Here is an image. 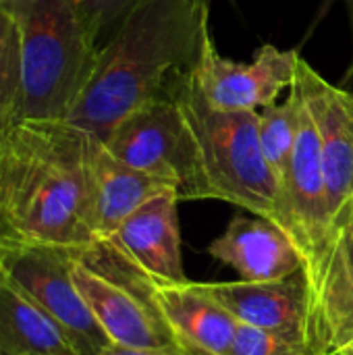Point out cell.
Wrapping results in <instances>:
<instances>
[{
	"label": "cell",
	"instance_id": "cell-1",
	"mask_svg": "<svg viewBox=\"0 0 353 355\" xmlns=\"http://www.w3.org/2000/svg\"><path fill=\"white\" fill-rule=\"evenodd\" d=\"M210 0H139L100 48L67 123L104 141L141 106L173 98L196 69Z\"/></svg>",
	"mask_w": 353,
	"mask_h": 355
},
{
	"label": "cell",
	"instance_id": "cell-2",
	"mask_svg": "<svg viewBox=\"0 0 353 355\" xmlns=\"http://www.w3.org/2000/svg\"><path fill=\"white\" fill-rule=\"evenodd\" d=\"M87 131L67 121L0 125V208L23 243L77 250L96 239Z\"/></svg>",
	"mask_w": 353,
	"mask_h": 355
},
{
	"label": "cell",
	"instance_id": "cell-3",
	"mask_svg": "<svg viewBox=\"0 0 353 355\" xmlns=\"http://www.w3.org/2000/svg\"><path fill=\"white\" fill-rule=\"evenodd\" d=\"M19 35L17 119L67 121L87 87L100 48L75 0H0Z\"/></svg>",
	"mask_w": 353,
	"mask_h": 355
},
{
	"label": "cell",
	"instance_id": "cell-4",
	"mask_svg": "<svg viewBox=\"0 0 353 355\" xmlns=\"http://www.w3.org/2000/svg\"><path fill=\"white\" fill-rule=\"evenodd\" d=\"M173 98L196 144V183L189 200H221L281 225V185L260 148V114L208 106L191 75L179 81Z\"/></svg>",
	"mask_w": 353,
	"mask_h": 355
},
{
	"label": "cell",
	"instance_id": "cell-5",
	"mask_svg": "<svg viewBox=\"0 0 353 355\" xmlns=\"http://www.w3.org/2000/svg\"><path fill=\"white\" fill-rule=\"evenodd\" d=\"M73 281L89 312L119 347L189 354L171 331L156 283L112 241L94 239L73 250Z\"/></svg>",
	"mask_w": 353,
	"mask_h": 355
},
{
	"label": "cell",
	"instance_id": "cell-6",
	"mask_svg": "<svg viewBox=\"0 0 353 355\" xmlns=\"http://www.w3.org/2000/svg\"><path fill=\"white\" fill-rule=\"evenodd\" d=\"M102 144L117 160L171 183L179 200H189L196 144L175 98H160L131 112Z\"/></svg>",
	"mask_w": 353,
	"mask_h": 355
},
{
	"label": "cell",
	"instance_id": "cell-7",
	"mask_svg": "<svg viewBox=\"0 0 353 355\" xmlns=\"http://www.w3.org/2000/svg\"><path fill=\"white\" fill-rule=\"evenodd\" d=\"M73 250L21 243L2 262V272L23 289L71 339L79 355H100L112 345L73 281Z\"/></svg>",
	"mask_w": 353,
	"mask_h": 355
},
{
	"label": "cell",
	"instance_id": "cell-8",
	"mask_svg": "<svg viewBox=\"0 0 353 355\" xmlns=\"http://www.w3.org/2000/svg\"><path fill=\"white\" fill-rule=\"evenodd\" d=\"M281 227L302 252L308 281L312 283L329 256L335 233L325 181L320 137L304 98L295 146L281 185Z\"/></svg>",
	"mask_w": 353,
	"mask_h": 355
},
{
	"label": "cell",
	"instance_id": "cell-9",
	"mask_svg": "<svg viewBox=\"0 0 353 355\" xmlns=\"http://www.w3.org/2000/svg\"><path fill=\"white\" fill-rule=\"evenodd\" d=\"M298 60V50H279L273 44H264L252 62L225 58L216 50L208 27L202 37L191 83L204 102L216 110L258 112V108L277 104L279 94L293 85Z\"/></svg>",
	"mask_w": 353,
	"mask_h": 355
},
{
	"label": "cell",
	"instance_id": "cell-10",
	"mask_svg": "<svg viewBox=\"0 0 353 355\" xmlns=\"http://www.w3.org/2000/svg\"><path fill=\"white\" fill-rule=\"evenodd\" d=\"M293 85L320 137L333 233L350 225L353 206V92L327 81L302 54Z\"/></svg>",
	"mask_w": 353,
	"mask_h": 355
},
{
	"label": "cell",
	"instance_id": "cell-11",
	"mask_svg": "<svg viewBox=\"0 0 353 355\" xmlns=\"http://www.w3.org/2000/svg\"><path fill=\"white\" fill-rule=\"evenodd\" d=\"M308 345L312 355H341L353 345V229L343 227L310 283Z\"/></svg>",
	"mask_w": 353,
	"mask_h": 355
},
{
	"label": "cell",
	"instance_id": "cell-12",
	"mask_svg": "<svg viewBox=\"0 0 353 355\" xmlns=\"http://www.w3.org/2000/svg\"><path fill=\"white\" fill-rule=\"evenodd\" d=\"M179 196L162 191L139 206L108 237L112 239L156 285H183L185 277L179 231Z\"/></svg>",
	"mask_w": 353,
	"mask_h": 355
},
{
	"label": "cell",
	"instance_id": "cell-13",
	"mask_svg": "<svg viewBox=\"0 0 353 355\" xmlns=\"http://www.w3.org/2000/svg\"><path fill=\"white\" fill-rule=\"evenodd\" d=\"M208 254L239 272L241 281H279L306 268L304 256L289 233L262 216H233L208 245Z\"/></svg>",
	"mask_w": 353,
	"mask_h": 355
},
{
	"label": "cell",
	"instance_id": "cell-14",
	"mask_svg": "<svg viewBox=\"0 0 353 355\" xmlns=\"http://www.w3.org/2000/svg\"><path fill=\"white\" fill-rule=\"evenodd\" d=\"M206 291L239 322L308 339L310 281L306 268L266 283H204Z\"/></svg>",
	"mask_w": 353,
	"mask_h": 355
},
{
	"label": "cell",
	"instance_id": "cell-15",
	"mask_svg": "<svg viewBox=\"0 0 353 355\" xmlns=\"http://www.w3.org/2000/svg\"><path fill=\"white\" fill-rule=\"evenodd\" d=\"M92 229L96 239L112 237L119 227L154 196L175 189L171 183L146 175L117 160L106 146L92 137ZM177 191V189H175Z\"/></svg>",
	"mask_w": 353,
	"mask_h": 355
},
{
	"label": "cell",
	"instance_id": "cell-16",
	"mask_svg": "<svg viewBox=\"0 0 353 355\" xmlns=\"http://www.w3.org/2000/svg\"><path fill=\"white\" fill-rule=\"evenodd\" d=\"M156 300L185 352L229 355L239 322L206 291L204 283L156 285Z\"/></svg>",
	"mask_w": 353,
	"mask_h": 355
},
{
	"label": "cell",
	"instance_id": "cell-17",
	"mask_svg": "<svg viewBox=\"0 0 353 355\" xmlns=\"http://www.w3.org/2000/svg\"><path fill=\"white\" fill-rule=\"evenodd\" d=\"M0 355H79L69 335L2 270Z\"/></svg>",
	"mask_w": 353,
	"mask_h": 355
},
{
	"label": "cell",
	"instance_id": "cell-18",
	"mask_svg": "<svg viewBox=\"0 0 353 355\" xmlns=\"http://www.w3.org/2000/svg\"><path fill=\"white\" fill-rule=\"evenodd\" d=\"M300 112H302V96L295 85L289 87V98L283 104H273L262 108V112H258L260 148L279 185H283V179L289 168L291 152L298 137Z\"/></svg>",
	"mask_w": 353,
	"mask_h": 355
},
{
	"label": "cell",
	"instance_id": "cell-19",
	"mask_svg": "<svg viewBox=\"0 0 353 355\" xmlns=\"http://www.w3.org/2000/svg\"><path fill=\"white\" fill-rule=\"evenodd\" d=\"M229 355H312L304 335L239 324Z\"/></svg>",
	"mask_w": 353,
	"mask_h": 355
},
{
	"label": "cell",
	"instance_id": "cell-20",
	"mask_svg": "<svg viewBox=\"0 0 353 355\" xmlns=\"http://www.w3.org/2000/svg\"><path fill=\"white\" fill-rule=\"evenodd\" d=\"M21 89L19 35L12 17L0 4V110L12 108L17 114Z\"/></svg>",
	"mask_w": 353,
	"mask_h": 355
},
{
	"label": "cell",
	"instance_id": "cell-21",
	"mask_svg": "<svg viewBox=\"0 0 353 355\" xmlns=\"http://www.w3.org/2000/svg\"><path fill=\"white\" fill-rule=\"evenodd\" d=\"M137 2L139 0H75L81 19L98 48L110 40L114 29Z\"/></svg>",
	"mask_w": 353,
	"mask_h": 355
},
{
	"label": "cell",
	"instance_id": "cell-22",
	"mask_svg": "<svg viewBox=\"0 0 353 355\" xmlns=\"http://www.w3.org/2000/svg\"><path fill=\"white\" fill-rule=\"evenodd\" d=\"M10 114H15V110L12 108H8V110H0V125L4 123V119L6 116H10ZM23 241H21V237L15 233V229H12V225L8 223V218L4 216V212H2V208H0V268H2V262L6 260V256L15 250V248H19Z\"/></svg>",
	"mask_w": 353,
	"mask_h": 355
},
{
	"label": "cell",
	"instance_id": "cell-23",
	"mask_svg": "<svg viewBox=\"0 0 353 355\" xmlns=\"http://www.w3.org/2000/svg\"><path fill=\"white\" fill-rule=\"evenodd\" d=\"M100 355H193V354H169V352H146V349H129L119 345H108Z\"/></svg>",
	"mask_w": 353,
	"mask_h": 355
},
{
	"label": "cell",
	"instance_id": "cell-24",
	"mask_svg": "<svg viewBox=\"0 0 353 355\" xmlns=\"http://www.w3.org/2000/svg\"><path fill=\"white\" fill-rule=\"evenodd\" d=\"M345 4H347V10H350V19H352V31H353V0H345ZM352 77H353V60H352L350 71H347V75H345V81H347V79H352Z\"/></svg>",
	"mask_w": 353,
	"mask_h": 355
},
{
	"label": "cell",
	"instance_id": "cell-25",
	"mask_svg": "<svg viewBox=\"0 0 353 355\" xmlns=\"http://www.w3.org/2000/svg\"><path fill=\"white\" fill-rule=\"evenodd\" d=\"M350 225H352V229H353V206H352V216H350Z\"/></svg>",
	"mask_w": 353,
	"mask_h": 355
},
{
	"label": "cell",
	"instance_id": "cell-26",
	"mask_svg": "<svg viewBox=\"0 0 353 355\" xmlns=\"http://www.w3.org/2000/svg\"><path fill=\"white\" fill-rule=\"evenodd\" d=\"M345 354H352L353 355V345H352V347H350V349H347V352H345ZM341 355H343V354H341Z\"/></svg>",
	"mask_w": 353,
	"mask_h": 355
},
{
	"label": "cell",
	"instance_id": "cell-27",
	"mask_svg": "<svg viewBox=\"0 0 353 355\" xmlns=\"http://www.w3.org/2000/svg\"><path fill=\"white\" fill-rule=\"evenodd\" d=\"M343 355H352V354H343Z\"/></svg>",
	"mask_w": 353,
	"mask_h": 355
}]
</instances>
